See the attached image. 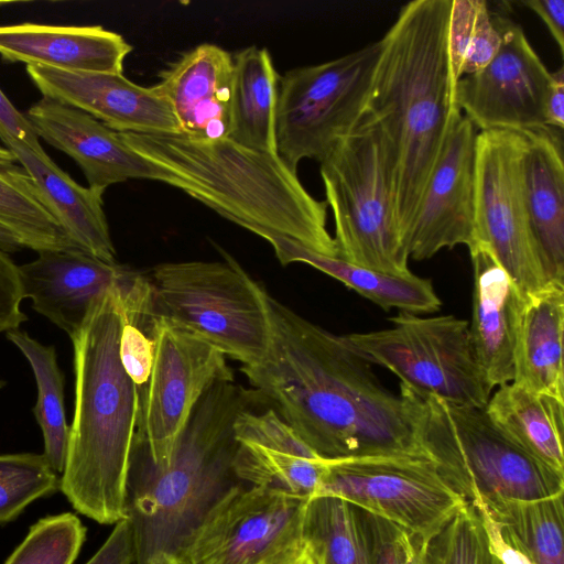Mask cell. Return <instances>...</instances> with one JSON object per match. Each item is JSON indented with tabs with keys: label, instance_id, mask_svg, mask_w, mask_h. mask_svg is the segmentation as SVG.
I'll use <instances>...</instances> for the list:
<instances>
[{
	"label": "cell",
	"instance_id": "6da1fadb",
	"mask_svg": "<svg viewBox=\"0 0 564 564\" xmlns=\"http://www.w3.org/2000/svg\"><path fill=\"white\" fill-rule=\"evenodd\" d=\"M270 343L241 371L278 415L329 460L429 456L408 395L388 389L346 335L268 295Z\"/></svg>",
	"mask_w": 564,
	"mask_h": 564
},
{
	"label": "cell",
	"instance_id": "7a4b0ae2",
	"mask_svg": "<svg viewBox=\"0 0 564 564\" xmlns=\"http://www.w3.org/2000/svg\"><path fill=\"white\" fill-rule=\"evenodd\" d=\"M451 2L414 0L401 8L379 40L365 108L389 148L393 220L404 248L449 128L462 115L448 51Z\"/></svg>",
	"mask_w": 564,
	"mask_h": 564
},
{
	"label": "cell",
	"instance_id": "3957f363",
	"mask_svg": "<svg viewBox=\"0 0 564 564\" xmlns=\"http://www.w3.org/2000/svg\"><path fill=\"white\" fill-rule=\"evenodd\" d=\"M132 279L90 305L74 348L75 409L59 491L97 523L129 517L128 476L139 414V389L119 356L127 318L123 292Z\"/></svg>",
	"mask_w": 564,
	"mask_h": 564
},
{
	"label": "cell",
	"instance_id": "277c9868",
	"mask_svg": "<svg viewBox=\"0 0 564 564\" xmlns=\"http://www.w3.org/2000/svg\"><path fill=\"white\" fill-rule=\"evenodd\" d=\"M137 153L173 173L189 196L241 227L253 226L337 258L327 205L313 197L278 153L228 138L120 133Z\"/></svg>",
	"mask_w": 564,
	"mask_h": 564
},
{
	"label": "cell",
	"instance_id": "5b68a950",
	"mask_svg": "<svg viewBox=\"0 0 564 564\" xmlns=\"http://www.w3.org/2000/svg\"><path fill=\"white\" fill-rule=\"evenodd\" d=\"M252 394L235 381L214 383L193 410L164 467L132 447L128 513L135 531L138 563L174 553L208 509L240 482L232 469L234 425L251 409Z\"/></svg>",
	"mask_w": 564,
	"mask_h": 564
},
{
	"label": "cell",
	"instance_id": "8992f818",
	"mask_svg": "<svg viewBox=\"0 0 564 564\" xmlns=\"http://www.w3.org/2000/svg\"><path fill=\"white\" fill-rule=\"evenodd\" d=\"M400 390L413 406L422 448L466 502L490 507L564 494V474L516 444L485 408L448 403L403 383Z\"/></svg>",
	"mask_w": 564,
	"mask_h": 564
},
{
	"label": "cell",
	"instance_id": "52a82bcc",
	"mask_svg": "<svg viewBox=\"0 0 564 564\" xmlns=\"http://www.w3.org/2000/svg\"><path fill=\"white\" fill-rule=\"evenodd\" d=\"M319 173L334 217L337 258L391 275H411L393 220L389 148L366 111L319 161Z\"/></svg>",
	"mask_w": 564,
	"mask_h": 564
},
{
	"label": "cell",
	"instance_id": "ba28073f",
	"mask_svg": "<svg viewBox=\"0 0 564 564\" xmlns=\"http://www.w3.org/2000/svg\"><path fill=\"white\" fill-rule=\"evenodd\" d=\"M224 258L156 265L150 281L154 314L251 366L270 343L269 293L232 257Z\"/></svg>",
	"mask_w": 564,
	"mask_h": 564
},
{
	"label": "cell",
	"instance_id": "9c48e42d",
	"mask_svg": "<svg viewBox=\"0 0 564 564\" xmlns=\"http://www.w3.org/2000/svg\"><path fill=\"white\" fill-rule=\"evenodd\" d=\"M379 41L338 58L286 72L279 78L276 153L293 170L321 161L362 117L379 55Z\"/></svg>",
	"mask_w": 564,
	"mask_h": 564
},
{
	"label": "cell",
	"instance_id": "30bf717a",
	"mask_svg": "<svg viewBox=\"0 0 564 564\" xmlns=\"http://www.w3.org/2000/svg\"><path fill=\"white\" fill-rule=\"evenodd\" d=\"M381 330L346 335L371 365L445 402L485 408L492 387L474 351L469 322L454 315L421 317L400 311Z\"/></svg>",
	"mask_w": 564,
	"mask_h": 564
},
{
	"label": "cell",
	"instance_id": "8fae6325",
	"mask_svg": "<svg viewBox=\"0 0 564 564\" xmlns=\"http://www.w3.org/2000/svg\"><path fill=\"white\" fill-rule=\"evenodd\" d=\"M310 499L238 482L173 554L183 564H286L306 547L303 524Z\"/></svg>",
	"mask_w": 564,
	"mask_h": 564
},
{
	"label": "cell",
	"instance_id": "7c38bea8",
	"mask_svg": "<svg viewBox=\"0 0 564 564\" xmlns=\"http://www.w3.org/2000/svg\"><path fill=\"white\" fill-rule=\"evenodd\" d=\"M525 147L524 132L479 131L474 174V242L488 249L523 297L551 283L525 203Z\"/></svg>",
	"mask_w": 564,
	"mask_h": 564
},
{
	"label": "cell",
	"instance_id": "4fadbf2b",
	"mask_svg": "<svg viewBox=\"0 0 564 564\" xmlns=\"http://www.w3.org/2000/svg\"><path fill=\"white\" fill-rule=\"evenodd\" d=\"M149 332L154 356L147 383L138 388L133 448L153 466L164 467L205 392L235 377L223 352L167 317L154 314Z\"/></svg>",
	"mask_w": 564,
	"mask_h": 564
},
{
	"label": "cell",
	"instance_id": "5bb4252c",
	"mask_svg": "<svg viewBox=\"0 0 564 564\" xmlns=\"http://www.w3.org/2000/svg\"><path fill=\"white\" fill-rule=\"evenodd\" d=\"M319 496L379 516L425 544L467 503L426 455L330 460Z\"/></svg>",
	"mask_w": 564,
	"mask_h": 564
},
{
	"label": "cell",
	"instance_id": "9a60e30c",
	"mask_svg": "<svg viewBox=\"0 0 564 564\" xmlns=\"http://www.w3.org/2000/svg\"><path fill=\"white\" fill-rule=\"evenodd\" d=\"M491 17L501 34L500 48L482 69L457 82V106L480 131L544 128L551 72L521 25L496 13Z\"/></svg>",
	"mask_w": 564,
	"mask_h": 564
},
{
	"label": "cell",
	"instance_id": "2e32d148",
	"mask_svg": "<svg viewBox=\"0 0 564 564\" xmlns=\"http://www.w3.org/2000/svg\"><path fill=\"white\" fill-rule=\"evenodd\" d=\"M477 133L463 113L451 126L406 239L409 258L422 261L474 242Z\"/></svg>",
	"mask_w": 564,
	"mask_h": 564
},
{
	"label": "cell",
	"instance_id": "e0dca14e",
	"mask_svg": "<svg viewBox=\"0 0 564 564\" xmlns=\"http://www.w3.org/2000/svg\"><path fill=\"white\" fill-rule=\"evenodd\" d=\"M25 116L39 139L78 164L89 187L105 192L110 185L137 178L181 188L173 173L137 153L119 132L77 108L42 97Z\"/></svg>",
	"mask_w": 564,
	"mask_h": 564
},
{
	"label": "cell",
	"instance_id": "ac0fdd59",
	"mask_svg": "<svg viewBox=\"0 0 564 564\" xmlns=\"http://www.w3.org/2000/svg\"><path fill=\"white\" fill-rule=\"evenodd\" d=\"M25 69L42 97L77 108L116 132L181 133L169 101L154 86L137 85L116 73H75L40 65Z\"/></svg>",
	"mask_w": 564,
	"mask_h": 564
},
{
	"label": "cell",
	"instance_id": "d6986e66",
	"mask_svg": "<svg viewBox=\"0 0 564 564\" xmlns=\"http://www.w3.org/2000/svg\"><path fill=\"white\" fill-rule=\"evenodd\" d=\"M232 469L240 482L313 498L330 463L273 409L241 412L234 425Z\"/></svg>",
	"mask_w": 564,
	"mask_h": 564
},
{
	"label": "cell",
	"instance_id": "ffe728a7",
	"mask_svg": "<svg viewBox=\"0 0 564 564\" xmlns=\"http://www.w3.org/2000/svg\"><path fill=\"white\" fill-rule=\"evenodd\" d=\"M24 297L32 307L72 337L91 303L137 272L80 250H44L19 265Z\"/></svg>",
	"mask_w": 564,
	"mask_h": 564
},
{
	"label": "cell",
	"instance_id": "44dd1931",
	"mask_svg": "<svg viewBox=\"0 0 564 564\" xmlns=\"http://www.w3.org/2000/svg\"><path fill=\"white\" fill-rule=\"evenodd\" d=\"M232 75L230 53L204 43L161 70L154 87L169 101L181 134L221 139L230 129Z\"/></svg>",
	"mask_w": 564,
	"mask_h": 564
},
{
	"label": "cell",
	"instance_id": "7402d4cb",
	"mask_svg": "<svg viewBox=\"0 0 564 564\" xmlns=\"http://www.w3.org/2000/svg\"><path fill=\"white\" fill-rule=\"evenodd\" d=\"M474 272L469 332L478 364L492 387L513 381L518 326L525 297L482 245L468 247Z\"/></svg>",
	"mask_w": 564,
	"mask_h": 564
},
{
	"label": "cell",
	"instance_id": "603a6c76",
	"mask_svg": "<svg viewBox=\"0 0 564 564\" xmlns=\"http://www.w3.org/2000/svg\"><path fill=\"white\" fill-rule=\"evenodd\" d=\"M132 46L101 25H0V56L10 63L75 73L122 74Z\"/></svg>",
	"mask_w": 564,
	"mask_h": 564
},
{
	"label": "cell",
	"instance_id": "cb8c5ba5",
	"mask_svg": "<svg viewBox=\"0 0 564 564\" xmlns=\"http://www.w3.org/2000/svg\"><path fill=\"white\" fill-rule=\"evenodd\" d=\"M563 130L525 131L524 196L532 231L551 283L564 285Z\"/></svg>",
	"mask_w": 564,
	"mask_h": 564
},
{
	"label": "cell",
	"instance_id": "d4e9b609",
	"mask_svg": "<svg viewBox=\"0 0 564 564\" xmlns=\"http://www.w3.org/2000/svg\"><path fill=\"white\" fill-rule=\"evenodd\" d=\"M2 144L28 172L46 207L76 248L116 263V249L104 212L105 192L79 185L46 153L36 154L17 141Z\"/></svg>",
	"mask_w": 564,
	"mask_h": 564
},
{
	"label": "cell",
	"instance_id": "484cf974",
	"mask_svg": "<svg viewBox=\"0 0 564 564\" xmlns=\"http://www.w3.org/2000/svg\"><path fill=\"white\" fill-rule=\"evenodd\" d=\"M564 285L525 297L516 340L512 383L564 402Z\"/></svg>",
	"mask_w": 564,
	"mask_h": 564
},
{
	"label": "cell",
	"instance_id": "4316f807",
	"mask_svg": "<svg viewBox=\"0 0 564 564\" xmlns=\"http://www.w3.org/2000/svg\"><path fill=\"white\" fill-rule=\"evenodd\" d=\"M243 228L267 240L283 265L293 262L306 263L340 281L386 311L399 308L414 314L433 313L442 306V301L430 279L413 273L397 276L373 271L339 258L313 252L291 239L258 227Z\"/></svg>",
	"mask_w": 564,
	"mask_h": 564
},
{
	"label": "cell",
	"instance_id": "83f0119b",
	"mask_svg": "<svg viewBox=\"0 0 564 564\" xmlns=\"http://www.w3.org/2000/svg\"><path fill=\"white\" fill-rule=\"evenodd\" d=\"M228 139L245 148L276 153L275 106L279 78L270 52L256 45L232 56Z\"/></svg>",
	"mask_w": 564,
	"mask_h": 564
},
{
	"label": "cell",
	"instance_id": "f1b7e54d",
	"mask_svg": "<svg viewBox=\"0 0 564 564\" xmlns=\"http://www.w3.org/2000/svg\"><path fill=\"white\" fill-rule=\"evenodd\" d=\"M485 410L516 444L564 474V402L510 382L499 387Z\"/></svg>",
	"mask_w": 564,
	"mask_h": 564
},
{
	"label": "cell",
	"instance_id": "f546056e",
	"mask_svg": "<svg viewBox=\"0 0 564 564\" xmlns=\"http://www.w3.org/2000/svg\"><path fill=\"white\" fill-rule=\"evenodd\" d=\"M0 226L11 232L22 247L37 252L79 250L46 207L28 172L1 142Z\"/></svg>",
	"mask_w": 564,
	"mask_h": 564
},
{
	"label": "cell",
	"instance_id": "4dcf8cb0",
	"mask_svg": "<svg viewBox=\"0 0 564 564\" xmlns=\"http://www.w3.org/2000/svg\"><path fill=\"white\" fill-rule=\"evenodd\" d=\"M7 337L23 354L33 370L37 386V400L33 410L43 435V454L53 469L62 474L69 426L64 405V375L57 365L55 348L41 344L19 328L8 332Z\"/></svg>",
	"mask_w": 564,
	"mask_h": 564
},
{
	"label": "cell",
	"instance_id": "1f68e13d",
	"mask_svg": "<svg viewBox=\"0 0 564 564\" xmlns=\"http://www.w3.org/2000/svg\"><path fill=\"white\" fill-rule=\"evenodd\" d=\"M486 507L532 564H564L563 494Z\"/></svg>",
	"mask_w": 564,
	"mask_h": 564
},
{
	"label": "cell",
	"instance_id": "d6a6232c",
	"mask_svg": "<svg viewBox=\"0 0 564 564\" xmlns=\"http://www.w3.org/2000/svg\"><path fill=\"white\" fill-rule=\"evenodd\" d=\"M303 536L321 564H368L356 508L343 499L311 498Z\"/></svg>",
	"mask_w": 564,
	"mask_h": 564
},
{
	"label": "cell",
	"instance_id": "836d02e7",
	"mask_svg": "<svg viewBox=\"0 0 564 564\" xmlns=\"http://www.w3.org/2000/svg\"><path fill=\"white\" fill-rule=\"evenodd\" d=\"M59 491V477L44 454H0V525L41 498Z\"/></svg>",
	"mask_w": 564,
	"mask_h": 564
},
{
	"label": "cell",
	"instance_id": "e575fe53",
	"mask_svg": "<svg viewBox=\"0 0 564 564\" xmlns=\"http://www.w3.org/2000/svg\"><path fill=\"white\" fill-rule=\"evenodd\" d=\"M86 536L87 529L75 513L41 518L4 564H74Z\"/></svg>",
	"mask_w": 564,
	"mask_h": 564
},
{
	"label": "cell",
	"instance_id": "d590c367",
	"mask_svg": "<svg viewBox=\"0 0 564 564\" xmlns=\"http://www.w3.org/2000/svg\"><path fill=\"white\" fill-rule=\"evenodd\" d=\"M430 564H499L491 554L480 516L467 502L427 545Z\"/></svg>",
	"mask_w": 564,
	"mask_h": 564
},
{
	"label": "cell",
	"instance_id": "8d00e7d4",
	"mask_svg": "<svg viewBox=\"0 0 564 564\" xmlns=\"http://www.w3.org/2000/svg\"><path fill=\"white\" fill-rule=\"evenodd\" d=\"M126 312L127 318L119 339V356L127 375L140 389L149 379L154 356V340L150 332L147 334L143 330V321L153 315L148 316L127 304Z\"/></svg>",
	"mask_w": 564,
	"mask_h": 564
},
{
	"label": "cell",
	"instance_id": "74e56055",
	"mask_svg": "<svg viewBox=\"0 0 564 564\" xmlns=\"http://www.w3.org/2000/svg\"><path fill=\"white\" fill-rule=\"evenodd\" d=\"M355 508L368 564H405L409 535L394 523Z\"/></svg>",
	"mask_w": 564,
	"mask_h": 564
},
{
	"label": "cell",
	"instance_id": "f35d334b",
	"mask_svg": "<svg viewBox=\"0 0 564 564\" xmlns=\"http://www.w3.org/2000/svg\"><path fill=\"white\" fill-rule=\"evenodd\" d=\"M500 45L501 34L492 21L487 2L484 1L462 64L460 78L482 69L495 57Z\"/></svg>",
	"mask_w": 564,
	"mask_h": 564
},
{
	"label": "cell",
	"instance_id": "ab89813d",
	"mask_svg": "<svg viewBox=\"0 0 564 564\" xmlns=\"http://www.w3.org/2000/svg\"><path fill=\"white\" fill-rule=\"evenodd\" d=\"M23 299L19 265L0 249V333L18 329L28 319L20 307Z\"/></svg>",
	"mask_w": 564,
	"mask_h": 564
},
{
	"label": "cell",
	"instance_id": "60d3db41",
	"mask_svg": "<svg viewBox=\"0 0 564 564\" xmlns=\"http://www.w3.org/2000/svg\"><path fill=\"white\" fill-rule=\"evenodd\" d=\"M138 549L132 520L128 517L115 528L99 550L85 564H137Z\"/></svg>",
	"mask_w": 564,
	"mask_h": 564
},
{
	"label": "cell",
	"instance_id": "b9f144b4",
	"mask_svg": "<svg viewBox=\"0 0 564 564\" xmlns=\"http://www.w3.org/2000/svg\"><path fill=\"white\" fill-rule=\"evenodd\" d=\"M10 140L25 145L36 154L46 153L28 117L13 106L0 88V142Z\"/></svg>",
	"mask_w": 564,
	"mask_h": 564
},
{
	"label": "cell",
	"instance_id": "7bdbcfd3",
	"mask_svg": "<svg viewBox=\"0 0 564 564\" xmlns=\"http://www.w3.org/2000/svg\"><path fill=\"white\" fill-rule=\"evenodd\" d=\"M471 505L480 516L488 547L499 564H532L529 557L507 538L500 523L484 502L477 501Z\"/></svg>",
	"mask_w": 564,
	"mask_h": 564
},
{
	"label": "cell",
	"instance_id": "ee69618b",
	"mask_svg": "<svg viewBox=\"0 0 564 564\" xmlns=\"http://www.w3.org/2000/svg\"><path fill=\"white\" fill-rule=\"evenodd\" d=\"M522 3L543 21L563 56L564 0H525Z\"/></svg>",
	"mask_w": 564,
	"mask_h": 564
},
{
	"label": "cell",
	"instance_id": "f6af8a7d",
	"mask_svg": "<svg viewBox=\"0 0 564 564\" xmlns=\"http://www.w3.org/2000/svg\"><path fill=\"white\" fill-rule=\"evenodd\" d=\"M544 121L546 127L564 128V68L551 72L549 89L544 101Z\"/></svg>",
	"mask_w": 564,
	"mask_h": 564
},
{
	"label": "cell",
	"instance_id": "bcb514c9",
	"mask_svg": "<svg viewBox=\"0 0 564 564\" xmlns=\"http://www.w3.org/2000/svg\"><path fill=\"white\" fill-rule=\"evenodd\" d=\"M427 545L409 536L405 564H430Z\"/></svg>",
	"mask_w": 564,
	"mask_h": 564
},
{
	"label": "cell",
	"instance_id": "7dc6e473",
	"mask_svg": "<svg viewBox=\"0 0 564 564\" xmlns=\"http://www.w3.org/2000/svg\"><path fill=\"white\" fill-rule=\"evenodd\" d=\"M22 248L17 238L7 229L0 226V249L3 251H12Z\"/></svg>",
	"mask_w": 564,
	"mask_h": 564
},
{
	"label": "cell",
	"instance_id": "c3c4849f",
	"mask_svg": "<svg viewBox=\"0 0 564 564\" xmlns=\"http://www.w3.org/2000/svg\"><path fill=\"white\" fill-rule=\"evenodd\" d=\"M145 564H183L173 553L159 552L153 554Z\"/></svg>",
	"mask_w": 564,
	"mask_h": 564
},
{
	"label": "cell",
	"instance_id": "681fc988",
	"mask_svg": "<svg viewBox=\"0 0 564 564\" xmlns=\"http://www.w3.org/2000/svg\"><path fill=\"white\" fill-rule=\"evenodd\" d=\"M286 564H321L316 556L306 545L305 550L294 560Z\"/></svg>",
	"mask_w": 564,
	"mask_h": 564
},
{
	"label": "cell",
	"instance_id": "f907efd6",
	"mask_svg": "<svg viewBox=\"0 0 564 564\" xmlns=\"http://www.w3.org/2000/svg\"><path fill=\"white\" fill-rule=\"evenodd\" d=\"M4 386V381L0 380V388Z\"/></svg>",
	"mask_w": 564,
	"mask_h": 564
}]
</instances>
